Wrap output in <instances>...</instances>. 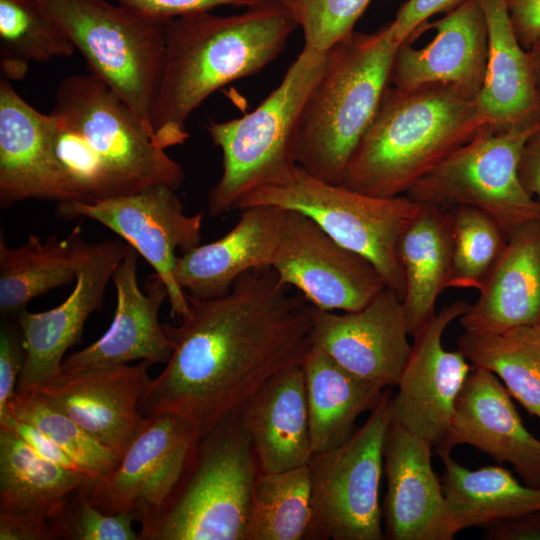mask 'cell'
I'll use <instances>...</instances> for the list:
<instances>
[{"label": "cell", "mask_w": 540, "mask_h": 540, "mask_svg": "<svg viewBox=\"0 0 540 540\" xmlns=\"http://www.w3.org/2000/svg\"><path fill=\"white\" fill-rule=\"evenodd\" d=\"M187 298L181 323L164 324L173 352L139 410L180 417L200 439L239 414L274 375L303 366L317 308L270 266L244 272L225 295Z\"/></svg>", "instance_id": "1"}, {"label": "cell", "mask_w": 540, "mask_h": 540, "mask_svg": "<svg viewBox=\"0 0 540 540\" xmlns=\"http://www.w3.org/2000/svg\"><path fill=\"white\" fill-rule=\"evenodd\" d=\"M50 116L66 201L115 198L156 185L177 189L183 183L181 165L92 73L69 75L59 83Z\"/></svg>", "instance_id": "2"}, {"label": "cell", "mask_w": 540, "mask_h": 540, "mask_svg": "<svg viewBox=\"0 0 540 540\" xmlns=\"http://www.w3.org/2000/svg\"><path fill=\"white\" fill-rule=\"evenodd\" d=\"M298 27L278 1L240 14L201 12L165 22V60L151 115L154 142L183 144L186 121L211 94L260 72L283 51Z\"/></svg>", "instance_id": "3"}, {"label": "cell", "mask_w": 540, "mask_h": 540, "mask_svg": "<svg viewBox=\"0 0 540 540\" xmlns=\"http://www.w3.org/2000/svg\"><path fill=\"white\" fill-rule=\"evenodd\" d=\"M486 123L477 101L450 85L389 84L341 184L374 197L405 195Z\"/></svg>", "instance_id": "4"}, {"label": "cell", "mask_w": 540, "mask_h": 540, "mask_svg": "<svg viewBox=\"0 0 540 540\" xmlns=\"http://www.w3.org/2000/svg\"><path fill=\"white\" fill-rule=\"evenodd\" d=\"M399 46L385 25L373 33L352 31L326 51L323 73L301 119L300 168L326 183L341 184L390 83Z\"/></svg>", "instance_id": "5"}, {"label": "cell", "mask_w": 540, "mask_h": 540, "mask_svg": "<svg viewBox=\"0 0 540 540\" xmlns=\"http://www.w3.org/2000/svg\"><path fill=\"white\" fill-rule=\"evenodd\" d=\"M325 63L326 52L304 45L278 87L252 112L205 125L223 158L222 175L208 195L210 215L234 210L250 191L291 179L303 111Z\"/></svg>", "instance_id": "6"}, {"label": "cell", "mask_w": 540, "mask_h": 540, "mask_svg": "<svg viewBox=\"0 0 540 540\" xmlns=\"http://www.w3.org/2000/svg\"><path fill=\"white\" fill-rule=\"evenodd\" d=\"M258 464L239 414L201 437L145 540H245Z\"/></svg>", "instance_id": "7"}, {"label": "cell", "mask_w": 540, "mask_h": 540, "mask_svg": "<svg viewBox=\"0 0 540 540\" xmlns=\"http://www.w3.org/2000/svg\"><path fill=\"white\" fill-rule=\"evenodd\" d=\"M150 130L165 60V22L109 0H34Z\"/></svg>", "instance_id": "8"}, {"label": "cell", "mask_w": 540, "mask_h": 540, "mask_svg": "<svg viewBox=\"0 0 540 540\" xmlns=\"http://www.w3.org/2000/svg\"><path fill=\"white\" fill-rule=\"evenodd\" d=\"M253 206H273L307 215L340 245L369 260L386 287L402 301L405 280L397 244L422 204L406 195L374 197L342 184L326 183L298 166L288 182L250 191L235 209Z\"/></svg>", "instance_id": "9"}, {"label": "cell", "mask_w": 540, "mask_h": 540, "mask_svg": "<svg viewBox=\"0 0 540 540\" xmlns=\"http://www.w3.org/2000/svg\"><path fill=\"white\" fill-rule=\"evenodd\" d=\"M539 129L540 115L504 128L486 123L405 195L420 204L478 208L508 236L515 228L540 220V204L519 178L523 149Z\"/></svg>", "instance_id": "10"}, {"label": "cell", "mask_w": 540, "mask_h": 540, "mask_svg": "<svg viewBox=\"0 0 540 540\" xmlns=\"http://www.w3.org/2000/svg\"><path fill=\"white\" fill-rule=\"evenodd\" d=\"M391 398L384 392L364 425L343 444L312 455L311 520L305 539L384 538L379 489Z\"/></svg>", "instance_id": "11"}, {"label": "cell", "mask_w": 540, "mask_h": 540, "mask_svg": "<svg viewBox=\"0 0 540 540\" xmlns=\"http://www.w3.org/2000/svg\"><path fill=\"white\" fill-rule=\"evenodd\" d=\"M199 434L173 415L147 416L113 472L85 488L92 505L107 514L127 513L145 540L180 483Z\"/></svg>", "instance_id": "12"}, {"label": "cell", "mask_w": 540, "mask_h": 540, "mask_svg": "<svg viewBox=\"0 0 540 540\" xmlns=\"http://www.w3.org/2000/svg\"><path fill=\"white\" fill-rule=\"evenodd\" d=\"M175 190L156 185L115 198L61 201L56 212L65 219L95 220L126 241L165 284L171 317L182 319L189 300L174 278L176 250L184 253L199 245L203 214L187 215Z\"/></svg>", "instance_id": "13"}, {"label": "cell", "mask_w": 540, "mask_h": 540, "mask_svg": "<svg viewBox=\"0 0 540 540\" xmlns=\"http://www.w3.org/2000/svg\"><path fill=\"white\" fill-rule=\"evenodd\" d=\"M280 280L325 311H356L386 284L375 266L340 245L307 215L284 209L270 264Z\"/></svg>", "instance_id": "14"}, {"label": "cell", "mask_w": 540, "mask_h": 540, "mask_svg": "<svg viewBox=\"0 0 540 540\" xmlns=\"http://www.w3.org/2000/svg\"><path fill=\"white\" fill-rule=\"evenodd\" d=\"M92 480L47 461L0 427V540H67L73 501Z\"/></svg>", "instance_id": "15"}, {"label": "cell", "mask_w": 540, "mask_h": 540, "mask_svg": "<svg viewBox=\"0 0 540 540\" xmlns=\"http://www.w3.org/2000/svg\"><path fill=\"white\" fill-rule=\"evenodd\" d=\"M469 306L458 300L442 307L413 337L397 393L391 398L392 423L429 441L435 452L445 442L456 398L470 372L463 353L446 350L442 337Z\"/></svg>", "instance_id": "16"}, {"label": "cell", "mask_w": 540, "mask_h": 540, "mask_svg": "<svg viewBox=\"0 0 540 540\" xmlns=\"http://www.w3.org/2000/svg\"><path fill=\"white\" fill-rule=\"evenodd\" d=\"M153 363L61 371L29 389L122 458L147 421L139 403Z\"/></svg>", "instance_id": "17"}, {"label": "cell", "mask_w": 540, "mask_h": 540, "mask_svg": "<svg viewBox=\"0 0 540 540\" xmlns=\"http://www.w3.org/2000/svg\"><path fill=\"white\" fill-rule=\"evenodd\" d=\"M409 335L402 301L385 287L356 311L317 308L312 341L347 371L385 389L397 386L412 349Z\"/></svg>", "instance_id": "18"}, {"label": "cell", "mask_w": 540, "mask_h": 540, "mask_svg": "<svg viewBox=\"0 0 540 540\" xmlns=\"http://www.w3.org/2000/svg\"><path fill=\"white\" fill-rule=\"evenodd\" d=\"M127 247L117 239L92 244L72 292L60 305L40 313L25 310L14 320L26 350L18 390L33 389L61 373L64 354L80 342L88 317L102 308L106 286Z\"/></svg>", "instance_id": "19"}, {"label": "cell", "mask_w": 540, "mask_h": 540, "mask_svg": "<svg viewBox=\"0 0 540 540\" xmlns=\"http://www.w3.org/2000/svg\"><path fill=\"white\" fill-rule=\"evenodd\" d=\"M460 444L510 463L524 484L540 487V440L523 422L510 394L491 371L474 367L456 398L450 428L438 456Z\"/></svg>", "instance_id": "20"}, {"label": "cell", "mask_w": 540, "mask_h": 540, "mask_svg": "<svg viewBox=\"0 0 540 540\" xmlns=\"http://www.w3.org/2000/svg\"><path fill=\"white\" fill-rule=\"evenodd\" d=\"M137 262V251L128 245L112 276L116 308L110 327L98 340L65 358L62 371L111 367L134 360L168 362L173 343L159 322V310L168 299V290L154 273L142 292Z\"/></svg>", "instance_id": "21"}, {"label": "cell", "mask_w": 540, "mask_h": 540, "mask_svg": "<svg viewBox=\"0 0 540 540\" xmlns=\"http://www.w3.org/2000/svg\"><path fill=\"white\" fill-rule=\"evenodd\" d=\"M432 444L391 422L383 448L387 480L383 517L391 540H452L441 480L432 467Z\"/></svg>", "instance_id": "22"}, {"label": "cell", "mask_w": 540, "mask_h": 540, "mask_svg": "<svg viewBox=\"0 0 540 540\" xmlns=\"http://www.w3.org/2000/svg\"><path fill=\"white\" fill-rule=\"evenodd\" d=\"M429 26L436 34L426 46L406 41L398 47L389 84L408 90L441 83L477 101L487 69V28L478 1L463 2Z\"/></svg>", "instance_id": "23"}, {"label": "cell", "mask_w": 540, "mask_h": 540, "mask_svg": "<svg viewBox=\"0 0 540 540\" xmlns=\"http://www.w3.org/2000/svg\"><path fill=\"white\" fill-rule=\"evenodd\" d=\"M53 123L0 80V207L27 199L67 200L53 154Z\"/></svg>", "instance_id": "24"}, {"label": "cell", "mask_w": 540, "mask_h": 540, "mask_svg": "<svg viewBox=\"0 0 540 540\" xmlns=\"http://www.w3.org/2000/svg\"><path fill=\"white\" fill-rule=\"evenodd\" d=\"M283 216L284 209L279 207L243 209L240 220L226 235L177 257V284L195 298L227 294L244 272L270 266Z\"/></svg>", "instance_id": "25"}, {"label": "cell", "mask_w": 540, "mask_h": 540, "mask_svg": "<svg viewBox=\"0 0 540 540\" xmlns=\"http://www.w3.org/2000/svg\"><path fill=\"white\" fill-rule=\"evenodd\" d=\"M261 473L308 465L313 455L303 366L269 379L239 413Z\"/></svg>", "instance_id": "26"}, {"label": "cell", "mask_w": 540, "mask_h": 540, "mask_svg": "<svg viewBox=\"0 0 540 540\" xmlns=\"http://www.w3.org/2000/svg\"><path fill=\"white\" fill-rule=\"evenodd\" d=\"M479 293L459 318L464 330L540 326V220L508 234L506 246Z\"/></svg>", "instance_id": "27"}, {"label": "cell", "mask_w": 540, "mask_h": 540, "mask_svg": "<svg viewBox=\"0 0 540 540\" xmlns=\"http://www.w3.org/2000/svg\"><path fill=\"white\" fill-rule=\"evenodd\" d=\"M452 254L449 210L422 204L397 244L405 280L402 305L412 337L436 314L437 298L448 288L451 277Z\"/></svg>", "instance_id": "28"}, {"label": "cell", "mask_w": 540, "mask_h": 540, "mask_svg": "<svg viewBox=\"0 0 540 540\" xmlns=\"http://www.w3.org/2000/svg\"><path fill=\"white\" fill-rule=\"evenodd\" d=\"M487 28V69L477 103L497 128L540 115L528 50L520 43L505 0H477Z\"/></svg>", "instance_id": "29"}, {"label": "cell", "mask_w": 540, "mask_h": 540, "mask_svg": "<svg viewBox=\"0 0 540 540\" xmlns=\"http://www.w3.org/2000/svg\"><path fill=\"white\" fill-rule=\"evenodd\" d=\"M91 246L79 227L64 238L31 235L18 247H9L1 236V319L15 320L33 299L76 280Z\"/></svg>", "instance_id": "30"}, {"label": "cell", "mask_w": 540, "mask_h": 540, "mask_svg": "<svg viewBox=\"0 0 540 540\" xmlns=\"http://www.w3.org/2000/svg\"><path fill=\"white\" fill-rule=\"evenodd\" d=\"M303 369L310 444L315 454L347 441L357 418L376 407L384 388L352 374L314 346Z\"/></svg>", "instance_id": "31"}, {"label": "cell", "mask_w": 540, "mask_h": 540, "mask_svg": "<svg viewBox=\"0 0 540 540\" xmlns=\"http://www.w3.org/2000/svg\"><path fill=\"white\" fill-rule=\"evenodd\" d=\"M440 458L444 464L442 489L456 534L540 509V487L522 485L509 470L501 466L470 470L450 453Z\"/></svg>", "instance_id": "32"}, {"label": "cell", "mask_w": 540, "mask_h": 540, "mask_svg": "<svg viewBox=\"0 0 540 540\" xmlns=\"http://www.w3.org/2000/svg\"><path fill=\"white\" fill-rule=\"evenodd\" d=\"M457 345L474 367L500 377L509 394L540 419V326L464 330Z\"/></svg>", "instance_id": "33"}, {"label": "cell", "mask_w": 540, "mask_h": 540, "mask_svg": "<svg viewBox=\"0 0 540 540\" xmlns=\"http://www.w3.org/2000/svg\"><path fill=\"white\" fill-rule=\"evenodd\" d=\"M311 520L308 465L259 473L251 495L245 540L305 539Z\"/></svg>", "instance_id": "34"}, {"label": "cell", "mask_w": 540, "mask_h": 540, "mask_svg": "<svg viewBox=\"0 0 540 540\" xmlns=\"http://www.w3.org/2000/svg\"><path fill=\"white\" fill-rule=\"evenodd\" d=\"M75 48L34 0H0V59L4 78L22 79L31 61L69 57Z\"/></svg>", "instance_id": "35"}, {"label": "cell", "mask_w": 540, "mask_h": 540, "mask_svg": "<svg viewBox=\"0 0 540 540\" xmlns=\"http://www.w3.org/2000/svg\"><path fill=\"white\" fill-rule=\"evenodd\" d=\"M8 413L47 435L93 480L113 472L121 461L114 451L33 391L16 389L9 402Z\"/></svg>", "instance_id": "36"}, {"label": "cell", "mask_w": 540, "mask_h": 540, "mask_svg": "<svg viewBox=\"0 0 540 540\" xmlns=\"http://www.w3.org/2000/svg\"><path fill=\"white\" fill-rule=\"evenodd\" d=\"M450 212L453 254L448 288L479 291L502 254L507 234L488 213L470 206Z\"/></svg>", "instance_id": "37"}, {"label": "cell", "mask_w": 540, "mask_h": 540, "mask_svg": "<svg viewBox=\"0 0 540 540\" xmlns=\"http://www.w3.org/2000/svg\"><path fill=\"white\" fill-rule=\"evenodd\" d=\"M302 28L305 46L326 52L352 31L371 0H278Z\"/></svg>", "instance_id": "38"}, {"label": "cell", "mask_w": 540, "mask_h": 540, "mask_svg": "<svg viewBox=\"0 0 540 540\" xmlns=\"http://www.w3.org/2000/svg\"><path fill=\"white\" fill-rule=\"evenodd\" d=\"M85 488L73 503L68 540H140L132 526L135 522L132 514L112 515L99 510L87 499Z\"/></svg>", "instance_id": "39"}, {"label": "cell", "mask_w": 540, "mask_h": 540, "mask_svg": "<svg viewBox=\"0 0 540 540\" xmlns=\"http://www.w3.org/2000/svg\"><path fill=\"white\" fill-rule=\"evenodd\" d=\"M26 350L23 335L16 321L1 319L0 327V418L8 413L19 376L24 366Z\"/></svg>", "instance_id": "40"}, {"label": "cell", "mask_w": 540, "mask_h": 540, "mask_svg": "<svg viewBox=\"0 0 540 540\" xmlns=\"http://www.w3.org/2000/svg\"><path fill=\"white\" fill-rule=\"evenodd\" d=\"M145 17L167 22L220 6L251 7L268 0H112Z\"/></svg>", "instance_id": "41"}, {"label": "cell", "mask_w": 540, "mask_h": 540, "mask_svg": "<svg viewBox=\"0 0 540 540\" xmlns=\"http://www.w3.org/2000/svg\"><path fill=\"white\" fill-rule=\"evenodd\" d=\"M467 0H406L388 23L390 33L399 45L413 41L425 28L427 20L441 12H450Z\"/></svg>", "instance_id": "42"}, {"label": "cell", "mask_w": 540, "mask_h": 540, "mask_svg": "<svg viewBox=\"0 0 540 540\" xmlns=\"http://www.w3.org/2000/svg\"><path fill=\"white\" fill-rule=\"evenodd\" d=\"M0 427H6L16 432L37 454L47 461L67 469L80 470L53 440L33 425L8 413L0 419Z\"/></svg>", "instance_id": "43"}, {"label": "cell", "mask_w": 540, "mask_h": 540, "mask_svg": "<svg viewBox=\"0 0 540 540\" xmlns=\"http://www.w3.org/2000/svg\"><path fill=\"white\" fill-rule=\"evenodd\" d=\"M486 540H540V509L485 526Z\"/></svg>", "instance_id": "44"}, {"label": "cell", "mask_w": 540, "mask_h": 540, "mask_svg": "<svg viewBox=\"0 0 540 540\" xmlns=\"http://www.w3.org/2000/svg\"><path fill=\"white\" fill-rule=\"evenodd\" d=\"M521 45L528 50L540 36V0H505Z\"/></svg>", "instance_id": "45"}, {"label": "cell", "mask_w": 540, "mask_h": 540, "mask_svg": "<svg viewBox=\"0 0 540 540\" xmlns=\"http://www.w3.org/2000/svg\"><path fill=\"white\" fill-rule=\"evenodd\" d=\"M519 178L526 192L540 204V129L529 138L523 149Z\"/></svg>", "instance_id": "46"}, {"label": "cell", "mask_w": 540, "mask_h": 540, "mask_svg": "<svg viewBox=\"0 0 540 540\" xmlns=\"http://www.w3.org/2000/svg\"><path fill=\"white\" fill-rule=\"evenodd\" d=\"M534 91L540 105V36L528 49Z\"/></svg>", "instance_id": "47"}]
</instances>
